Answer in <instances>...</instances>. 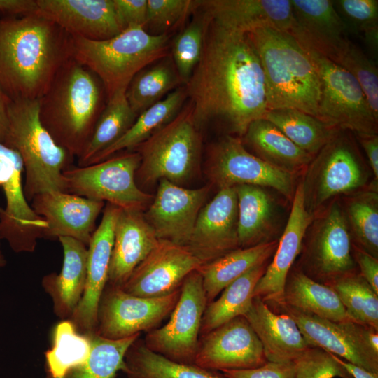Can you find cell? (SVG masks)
Returning <instances> with one entry per match:
<instances>
[{"label": "cell", "mask_w": 378, "mask_h": 378, "mask_svg": "<svg viewBox=\"0 0 378 378\" xmlns=\"http://www.w3.org/2000/svg\"><path fill=\"white\" fill-rule=\"evenodd\" d=\"M184 85L199 127L220 120L241 137L267 110L262 66L248 34L211 17L200 59Z\"/></svg>", "instance_id": "6da1fadb"}, {"label": "cell", "mask_w": 378, "mask_h": 378, "mask_svg": "<svg viewBox=\"0 0 378 378\" xmlns=\"http://www.w3.org/2000/svg\"><path fill=\"white\" fill-rule=\"evenodd\" d=\"M72 36L38 12L0 18V88L11 100H39L71 57Z\"/></svg>", "instance_id": "7a4b0ae2"}, {"label": "cell", "mask_w": 378, "mask_h": 378, "mask_svg": "<svg viewBox=\"0 0 378 378\" xmlns=\"http://www.w3.org/2000/svg\"><path fill=\"white\" fill-rule=\"evenodd\" d=\"M38 102L43 126L57 145L78 158L92 136L107 97L100 79L71 57Z\"/></svg>", "instance_id": "3957f363"}, {"label": "cell", "mask_w": 378, "mask_h": 378, "mask_svg": "<svg viewBox=\"0 0 378 378\" xmlns=\"http://www.w3.org/2000/svg\"><path fill=\"white\" fill-rule=\"evenodd\" d=\"M247 34L262 66L267 109L294 108L317 118L321 83L300 43L290 34L272 28Z\"/></svg>", "instance_id": "277c9868"}, {"label": "cell", "mask_w": 378, "mask_h": 378, "mask_svg": "<svg viewBox=\"0 0 378 378\" xmlns=\"http://www.w3.org/2000/svg\"><path fill=\"white\" fill-rule=\"evenodd\" d=\"M8 121L3 144L21 157L27 201L45 192H66L62 174L73 165L74 157L57 145L43 126L38 100L10 101Z\"/></svg>", "instance_id": "5b68a950"}, {"label": "cell", "mask_w": 378, "mask_h": 378, "mask_svg": "<svg viewBox=\"0 0 378 378\" xmlns=\"http://www.w3.org/2000/svg\"><path fill=\"white\" fill-rule=\"evenodd\" d=\"M169 50L167 34L151 35L140 26L129 27L103 41L72 36V57L100 79L107 100L126 90L141 70L170 55Z\"/></svg>", "instance_id": "8992f818"}, {"label": "cell", "mask_w": 378, "mask_h": 378, "mask_svg": "<svg viewBox=\"0 0 378 378\" xmlns=\"http://www.w3.org/2000/svg\"><path fill=\"white\" fill-rule=\"evenodd\" d=\"M199 128L190 102L171 122L132 150L141 157L136 182L148 185L166 179L182 186L191 180L200 165Z\"/></svg>", "instance_id": "52a82bcc"}, {"label": "cell", "mask_w": 378, "mask_h": 378, "mask_svg": "<svg viewBox=\"0 0 378 378\" xmlns=\"http://www.w3.org/2000/svg\"><path fill=\"white\" fill-rule=\"evenodd\" d=\"M140 162L136 151L126 150L88 166L71 165L62 174L66 192L106 202L121 209L144 211L154 197L136 182Z\"/></svg>", "instance_id": "ba28073f"}, {"label": "cell", "mask_w": 378, "mask_h": 378, "mask_svg": "<svg viewBox=\"0 0 378 378\" xmlns=\"http://www.w3.org/2000/svg\"><path fill=\"white\" fill-rule=\"evenodd\" d=\"M362 158L346 130H339L313 157L301 182L307 211L313 216L332 197L351 192L367 182Z\"/></svg>", "instance_id": "9c48e42d"}, {"label": "cell", "mask_w": 378, "mask_h": 378, "mask_svg": "<svg viewBox=\"0 0 378 378\" xmlns=\"http://www.w3.org/2000/svg\"><path fill=\"white\" fill-rule=\"evenodd\" d=\"M300 44L310 57L321 83L317 118L356 135L377 134L378 118L355 78L312 48Z\"/></svg>", "instance_id": "30bf717a"}, {"label": "cell", "mask_w": 378, "mask_h": 378, "mask_svg": "<svg viewBox=\"0 0 378 378\" xmlns=\"http://www.w3.org/2000/svg\"><path fill=\"white\" fill-rule=\"evenodd\" d=\"M294 266L323 284L358 272L352 255L351 232L344 212L334 202L315 221Z\"/></svg>", "instance_id": "8fae6325"}, {"label": "cell", "mask_w": 378, "mask_h": 378, "mask_svg": "<svg viewBox=\"0 0 378 378\" xmlns=\"http://www.w3.org/2000/svg\"><path fill=\"white\" fill-rule=\"evenodd\" d=\"M208 302L202 278L196 270L184 279L169 321L148 332L144 342L151 351L174 362L195 364L200 328Z\"/></svg>", "instance_id": "7c38bea8"}, {"label": "cell", "mask_w": 378, "mask_h": 378, "mask_svg": "<svg viewBox=\"0 0 378 378\" xmlns=\"http://www.w3.org/2000/svg\"><path fill=\"white\" fill-rule=\"evenodd\" d=\"M206 165L209 180L219 189L251 185L272 188L289 200L294 196L295 174L251 153L239 136L225 135L213 144Z\"/></svg>", "instance_id": "4fadbf2b"}, {"label": "cell", "mask_w": 378, "mask_h": 378, "mask_svg": "<svg viewBox=\"0 0 378 378\" xmlns=\"http://www.w3.org/2000/svg\"><path fill=\"white\" fill-rule=\"evenodd\" d=\"M23 172L18 152L0 142V186L6 199V207L0 211V241L18 253L34 252L47 226L26 199Z\"/></svg>", "instance_id": "5bb4252c"}, {"label": "cell", "mask_w": 378, "mask_h": 378, "mask_svg": "<svg viewBox=\"0 0 378 378\" xmlns=\"http://www.w3.org/2000/svg\"><path fill=\"white\" fill-rule=\"evenodd\" d=\"M180 293L181 288L162 297L143 298L106 285L99 304L97 332L111 340L149 332L171 314Z\"/></svg>", "instance_id": "9a60e30c"}, {"label": "cell", "mask_w": 378, "mask_h": 378, "mask_svg": "<svg viewBox=\"0 0 378 378\" xmlns=\"http://www.w3.org/2000/svg\"><path fill=\"white\" fill-rule=\"evenodd\" d=\"M290 316L310 347H317L368 372L378 374V354L367 344L368 326L354 321L334 322L285 304L269 306Z\"/></svg>", "instance_id": "2e32d148"}, {"label": "cell", "mask_w": 378, "mask_h": 378, "mask_svg": "<svg viewBox=\"0 0 378 378\" xmlns=\"http://www.w3.org/2000/svg\"><path fill=\"white\" fill-rule=\"evenodd\" d=\"M267 362L258 336L240 316L201 336L194 363L222 372L253 369Z\"/></svg>", "instance_id": "e0dca14e"}, {"label": "cell", "mask_w": 378, "mask_h": 378, "mask_svg": "<svg viewBox=\"0 0 378 378\" xmlns=\"http://www.w3.org/2000/svg\"><path fill=\"white\" fill-rule=\"evenodd\" d=\"M210 190V186L188 189L159 181L156 195L144 212L158 239L186 247Z\"/></svg>", "instance_id": "ac0fdd59"}, {"label": "cell", "mask_w": 378, "mask_h": 378, "mask_svg": "<svg viewBox=\"0 0 378 378\" xmlns=\"http://www.w3.org/2000/svg\"><path fill=\"white\" fill-rule=\"evenodd\" d=\"M202 262L186 247L159 239L121 288L143 298H158L181 288L186 276Z\"/></svg>", "instance_id": "d6986e66"}, {"label": "cell", "mask_w": 378, "mask_h": 378, "mask_svg": "<svg viewBox=\"0 0 378 378\" xmlns=\"http://www.w3.org/2000/svg\"><path fill=\"white\" fill-rule=\"evenodd\" d=\"M235 187L219 189L200 210L186 248L203 265L239 248Z\"/></svg>", "instance_id": "ffe728a7"}, {"label": "cell", "mask_w": 378, "mask_h": 378, "mask_svg": "<svg viewBox=\"0 0 378 378\" xmlns=\"http://www.w3.org/2000/svg\"><path fill=\"white\" fill-rule=\"evenodd\" d=\"M120 209L106 203L101 222L88 245L85 288L78 305L69 318L81 333L97 331L98 307L108 284L114 229Z\"/></svg>", "instance_id": "44dd1931"}, {"label": "cell", "mask_w": 378, "mask_h": 378, "mask_svg": "<svg viewBox=\"0 0 378 378\" xmlns=\"http://www.w3.org/2000/svg\"><path fill=\"white\" fill-rule=\"evenodd\" d=\"M31 206L46 222L44 239L71 237L88 246L105 202L52 190L35 196Z\"/></svg>", "instance_id": "7402d4cb"}, {"label": "cell", "mask_w": 378, "mask_h": 378, "mask_svg": "<svg viewBox=\"0 0 378 378\" xmlns=\"http://www.w3.org/2000/svg\"><path fill=\"white\" fill-rule=\"evenodd\" d=\"M291 4L294 27L290 34L339 64L351 41L333 1L291 0Z\"/></svg>", "instance_id": "603a6c76"}, {"label": "cell", "mask_w": 378, "mask_h": 378, "mask_svg": "<svg viewBox=\"0 0 378 378\" xmlns=\"http://www.w3.org/2000/svg\"><path fill=\"white\" fill-rule=\"evenodd\" d=\"M292 200L289 218L278 241L273 258L253 291V298H260L268 306L282 302L288 274L300 253L304 238L313 221L314 216L307 211L304 206L301 183L296 187Z\"/></svg>", "instance_id": "cb8c5ba5"}, {"label": "cell", "mask_w": 378, "mask_h": 378, "mask_svg": "<svg viewBox=\"0 0 378 378\" xmlns=\"http://www.w3.org/2000/svg\"><path fill=\"white\" fill-rule=\"evenodd\" d=\"M38 13L72 36L103 41L122 30L113 0H37Z\"/></svg>", "instance_id": "d4e9b609"}, {"label": "cell", "mask_w": 378, "mask_h": 378, "mask_svg": "<svg viewBox=\"0 0 378 378\" xmlns=\"http://www.w3.org/2000/svg\"><path fill=\"white\" fill-rule=\"evenodd\" d=\"M198 8L223 27L247 34L272 28L290 34L294 27L291 0H201Z\"/></svg>", "instance_id": "484cf974"}, {"label": "cell", "mask_w": 378, "mask_h": 378, "mask_svg": "<svg viewBox=\"0 0 378 378\" xmlns=\"http://www.w3.org/2000/svg\"><path fill=\"white\" fill-rule=\"evenodd\" d=\"M158 241L144 211L120 209L114 229L107 285L121 288Z\"/></svg>", "instance_id": "4316f807"}, {"label": "cell", "mask_w": 378, "mask_h": 378, "mask_svg": "<svg viewBox=\"0 0 378 378\" xmlns=\"http://www.w3.org/2000/svg\"><path fill=\"white\" fill-rule=\"evenodd\" d=\"M243 316L258 336L267 361L294 362L310 347L295 321L272 310L260 298H253Z\"/></svg>", "instance_id": "83f0119b"}, {"label": "cell", "mask_w": 378, "mask_h": 378, "mask_svg": "<svg viewBox=\"0 0 378 378\" xmlns=\"http://www.w3.org/2000/svg\"><path fill=\"white\" fill-rule=\"evenodd\" d=\"M58 240L63 251L61 270L45 275L41 286L52 300L55 314L65 320L71 317L83 293L88 246L71 237H62Z\"/></svg>", "instance_id": "f1b7e54d"}, {"label": "cell", "mask_w": 378, "mask_h": 378, "mask_svg": "<svg viewBox=\"0 0 378 378\" xmlns=\"http://www.w3.org/2000/svg\"><path fill=\"white\" fill-rule=\"evenodd\" d=\"M280 304L334 322L353 321L332 288L314 281L294 266L288 274Z\"/></svg>", "instance_id": "f546056e"}, {"label": "cell", "mask_w": 378, "mask_h": 378, "mask_svg": "<svg viewBox=\"0 0 378 378\" xmlns=\"http://www.w3.org/2000/svg\"><path fill=\"white\" fill-rule=\"evenodd\" d=\"M256 156L284 171L295 174L305 169L314 156L290 140L265 118L253 121L243 136Z\"/></svg>", "instance_id": "4dcf8cb0"}, {"label": "cell", "mask_w": 378, "mask_h": 378, "mask_svg": "<svg viewBox=\"0 0 378 378\" xmlns=\"http://www.w3.org/2000/svg\"><path fill=\"white\" fill-rule=\"evenodd\" d=\"M278 241L235 249L219 258L202 265L197 271L202 276L208 303L230 284L252 268L269 262L274 255Z\"/></svg>", "instance_id": "1f68e13d"}, {"label": "cell", "mask_w": 378, "mask_h": 378, "mask_svg": "<svg viewBox=\"0 0 378 378\" xmlns=\"http://www.w3.org/2000/svg\"><path fill=\"white\" fill-rule=\"evenodd\" d=\"M187 97L185 85L168 94L164 99L140 113L125 134L97 154L88 165L102 162L124 150H133L171 122L183 108Z\"/></svg>", "instance_id": "d6a6232c"}, {"label": "cell", "mask_w": 378, "mask_h": 378, "mask_svg": "<svg viewBox=\"0 0 378 378\" xmlns=\"http://www.w3.org/2000/svg\"><path fill=\"white\" fill-rule=\"evenodd\" d=\"M237 197V232L239 248L272 241L270 239L273 218L271 198L262 188L234 186Z\"/></svg>", "instance_id": "836d02e7"}, {"label": "cell", "mask_w": 378, "mask_h": 378, "mask_svg": "<svg viewBox=\"0 0 378 378\" xmlns=\"http://www.w3.org/2000/svg\"><path fill=\"white\" fill-rule=\"evenodd\" d=\"M122 372L127 378H227L195 364L171 360L150 350L139 338L126 352Z\"/></svg>", "instance_id": "e575fe53"}, {"label": "cell", "mask_w": 378, "mask_h": 378, "mask_svg": "<svg viewBox=\"0 0 378 378\" xmlns=\"http://www.w3.org/2000/svg\"><path fill=\"white\" fill-rule=\"evenodd\" d=\"M268 264L267 262L252 268L225 288L217 300L207 304L202 319L200 335L243 316L248 310L255 287Z\"/></svg>", "instance_id": "d590c367"}, {"label": "cell", "mask_w": 378, "mask_h": 378, "mask_svg": "<svg viewBox=\"0 0 378 378\" xmlns=\"http://www.w3.org/2000/svg\"><path fill=\"white\" fill-rule=\"evenodd\" d=\"M182 85H184L169 55L138 72L127 86L125 96L138 116Z\"/></svg>", "instance_id": "8d00e7d4"}, {"label": "cell", "mask_w": 378, "mask_h": 378, "mask_svg": "<svg viewBox=\"0 0 378 378\" xmlns=\"http://www.w3.org/2000/svg\"><path fill=\"white\" fill-rule=\"evenodd\" d=\"M262 118L274 125L295 145L312 156L341 130L294 108L267 110Z\"/></svg>", "instance_id": "74e56055"}, {"label": "cell", "mask_w": 378, "mask_h": 378, "mask_svg": "<svg viewBox=\"0 0 378 378\" xmlns=\"http://www.w3.org/2000/svg\"><path fill=\"white\" fill-rule=\"evenodd\" d=\"M120 90L107 100L95 125L92 136L83 153L78 158V166H88L99 153L122 136L137 116Z\"/></svg>", "instance_id": "f35d334b"}, {"label": "cell", "mask_w": 378, "mask_h": 378, "mask_svg": "<svg viewBox=\"0 0 378 378\" xmlns=\"http://www.w3.org/2000/svg\"><path fill=\"white\" fill-rule=\"evenodd\" d=\"M91 351L90 334L80 332L69 319L61 320L53 328L51 347L45 352L46 376L63 378L84 363Z\"/></svg>", "instance_id": "ab89813d"}, {"label": "cell", "mask_w": 378, "mask_h": 378, "mask_svg": "<svg viewBox=\"0 0 378 378\" xmlns=\"http://www.w3.org/2000/svg\"><path fill=\"white\" fill-rule=\"evenodd\" d=\"M140 335L111 340L97 331L90 333L91 351L88 358L63 378H115L117 372L123 370L126 352Z\"/></svg>", "instance_id": "60d3db41"}, {"label": "cell", "mask_w": 378, "mask_h": 378, "mask_svg": "<svg viewBox=\"0 0 378 378\" xmlns=\"http://www.w3.org/2000/svg\"><path fill=\"white\" fill-rule=\"evenodd\" d=\"M326 285L335 292L353 321L378 329V294L358 272Z\"/></svg>", "instance_id": "b9f144b4"}, {"label": "cell", "mask_w": 378, "mask_h": 378, "mask_svg": "<svg viewBox=\"0 0 378 378\" xmlns=\"http://www.w3.org/2000/svg\"><path fill=\"white\" fill-rule=\"evenodd\" d=\"M345 217L350 226L353 245L378 258L377 190L362 192L350 198Z\"/></svg>", "instance_id": "7bdbcfd3"}, {"label": "cell", "mask_w": 378, "mask_h": 378, "mask_svg": "<svg viewBox=\"0 0 378 378\" xmlns=\"http://www.w3.org/2000/svg\"><path fill=\"white\" fill-rule=\"evenodd\" d=\"M198 9L201 12L178 34L172 48L171 57L183 85L188 82L200 59L210 19L206 12Z\"/></svg>", "instance_id": "ee69618b"}, {"label": "cell", "mask_w": 378, "mask_h": 378, "mask_svg": "<svg viewBox=\"0 0 378 378\" xmlns=\"http://www.w3.org/2000/svg\"><path fill=\"white\" fill-rule=\"evenodd\" d=\"M339 64L355 78L374 115L378 118V70L376 65L352 42Z\"/></svg>", "instance_id": "f6af8a7d"}, {"label": "cell", "mask_w": 378, "mask_h": 378, "mask_svg": "<svg viewBox=\"0 0 378 378\" xmlns=\"http://www.w3.org/2000/svg\"><path fill=\"white\" fill-rule=\"evenodd\" d=\"M197 7V1L147 0L144 29L151 35L167 34L169 29L195 11Z\"/></svg>", "instance_id": "bcb514c9"}, {"label": "cell", "mask_w": 378, "mask_h": 378, "mask_svg": "<svg viewBox=\"0 0 378 378\" xmlns=\"http://www.w3.org/2000/svg\"><path fill=\"white\" fill-rule=\"evenodd\" d=\"M294 364L295 378H353L337 356L317 347H309Z\"/></svg>", "instance_id": "7dc6e473"}, {"label": "cell", "mask_w": 378, "mask_h": 378, "mask_svg": "<svg viewBox=\"0 0 378 378\" xmlns=\"http://www.w3.org/2000/svg\"><path fill=\"white\" fill-rule=\"evenodd\" d=\"M333 3L346 27L349 25L363 34L378 29L377 0H338Z\"/></svg>", "instance_id": "c3c4849f"}, {"label": "cell", "mask_w": 378, "mask_h": 378, "mask_svg": "<svg viewBox=\"0 0 378 378\" xmlns=\"http://www.w3.org/2000/svg\"><path fill=\"white\" fill-rule=\"evenodd\" d=\"M221 372L227 378H295V376L294 362L267 361L253 369L223 370Z\"/></svg>", "instance_id": "681fc988"}, {"label": "cell", "mask_w": 378, "mask_h": 378, "mask_svg": "<svg viewBox=\"0 0 378 378\" xmlns=\"http://www.w3.org/2000/svg\"><path fill=\"white\" fill-rule=\"evenodd\" d=\"M118 22L122 30L131 26L144 28L147 0H113Z\"/></svg>", "instance_id": "f907efd6"}, {"label": "cell", "mask_w": 378, "mask_h": 378, "mask_svg": "<svg viewBox=\"0 0 378 378\" xmlns=\"http://www.w3.org/2000/svg\"><path fill=\"white\" fill-rule=\"evenodd\" d=\"M352 255L359 274L378 294V258L352 244Z\"/></svg>", "instance_id": "816d5d0a"}, {"label": "cell", "mask_w": 378, "mask_h": 378, "mask_svg": "<svg viewBox=\"0 0 378 378\" xmlns=\"http://www.w3.org/2000/svg\"><path fill=\"white\" fill-rule=\"evenodd\" d=\"M0 11L10 16H21L38 12L37 0H0Z\"/></svg>", "instance_id": "f5cc1de1"}, {"label": "cell", "mask_w": 378, "mask_h": 378, "mask_svg": "<svg viewBox=\"0 0 378 378\" xmlns=\"http://www.w3.org/2000/svg\"><path fill=\"white\" fill-rule=\"evenodd\" d=\"M363 148L370 168L373 172L374 183L378 180V136L377 134L356 135Z\"/></svg>", "instance_id": "db71d44e"}, {"label": "cell", "mask_w": 378, "mask_h": 378, "mask_svg": "<svg viewBox=\"0 0 378 378\" xmlns=\"http://www.w3.org/2000/svg\"><path fill=\"white\" fill-rule=\"evenodd\" d=\"M10 99L0 88V142L4 143L8 128V110Z\"/></svg>", "instance_id": "11a10c76"}, {"label": "cell", "mask_w": 378, "mask_h": 378, "mask_svg": "<svg viewBox=\"0 0 378 378\" xmlns=\"http://www.w3.org/2000/svg\"><path fill=\"white\" fill-rule=\"evenodd\" d=\"M340 364L348 371L353 378H378V374L368 372L337 357Z\"/></svg>", "instance_id": "9f6ffc18"}, {"label": "cell", "mask_w": 378, "mask_h": 378, "mask_svg": "<svg viewBox=\"0 0 378 378\" xmlns=\"http://www.w3.org/2000/svg\"><path fill=\"white\" fill-rule=\"evenodd\" d=\"M7 261L5 258L4 254L3 252L0 250V270L2 269L5 265H6Z\"/></svg>", "instance_id": "6f0895ef"}, {"label": "cell", "mask_w": 378, "mask_h": 378, "mask_svg": "<svg viewBox=\"0 0 378 378\" xmlns=\"http://www.w3.org/2000/svg\"><path fill=\"white\" fill-rule=\"evenodd\" d=\"M2 210V209L0 207V211ZM0 248H1V241H0ZM1 250V249H0Z\"/></svg>", "instance_id": "680465c9"}]
</instances>
